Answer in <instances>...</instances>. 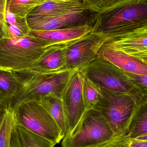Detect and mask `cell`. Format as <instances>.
<instances>
[{"instance_id": "6da1fadb", "label": "cell", "mask_w": 147, "mask_h": 147, "mask_svg": "<svg viewBox=\"0 0 147 147\" xmlns=\"http://www.w3.org/2000/svg\"><path fill=\"white\" fill-rule=\"evenodd\" d=\"M78 69L44 73L31 69L12 71L17 80V89L9 102L15 111L22 104L54 93L62 98L74 74ZM80 70V69H79Z\"/></svg>"}, {"instance_id": "7a4b0ae2", "label": "cell", "mask_w": 147, "mask_h": 147, "mask_svg": "<svg viewBox=\"0 0 147 147\" xmlns=\"http://www.w3.org/2000/svg\"><path fill=\"white\" fill-rule=\"evenodd\" d=\"M147 28V0H128L98 13L92 32L107 39Z\"/></svg>"}, {"instance_id": "3957f363", "label": "cell", "mask_w": 147, "mask_h": 147, "mask_svg": "<svg viewBox=\"0 0 147 147\" xmlns=\"http://www.w3.org/2000/svg\"><path fill=\"white\" fill-rule=\"evenodd\" d=\"M53 46L30 34L0 40V69L20 71L30 69Z\"/></svg>"}, {"instance_id": "277c9868", "label": "cell", "mask_w": 147, "mask_h": 147, "mask_svg": "<svg viewBox=\"0 0 147 147\" xmlns=\"http://www.w3.org/2000/svg\"><path fill=\"white\" fill-rule=\"evenodd\" d=\"M84 70L87 77L101 87L127 94L144 103L145 99L125 71L110 62L98 57Z\"/></svg>"}, {"instance_id": "5b68a950", "label": "cell", "mask_w": 147, "mask_h": 147, "mask_svg": "<svg viewBox=\"0 0 147 147\" xmlns=\"http://www.w3.org/2000/svg\"><path fill=\"white\" fill-rule=\"evenodd\" d=\"M15 111L18 126L56 144L63 139L55 120L37 101L25 102Z\"/></svg>"}, {"instance_id": "8992f818", "label": "cell", "mask_w": 147, "mask_h": 147, "mask_svg": "<svg viewBox=\"0 0 147 147\" xmlns=\"http://www.w3.org/2000/svg\"><path fill=\"white\" fill-rule=\"evenodd\" d=\"M101 89L102 98L93 109L103 116L116 134L126 127L137 108L143 103L127 94L102 87Z\"/></svg>"}, {"instance_id": "52a82bcc", "label": "cell", "mask_w": 147, "mask_h": 147, "mask_svg": "<svg viewBox=\"0 0 147 147\" xmlns=\"http://www.w3.org/2000/svg\"><path fill=\"white\" fill-rule=\"evenodd\" d=\"M108 123L97 111L86 113L78 131L72 136L63 138L62 147H102L115 136Z\"/></svg>"}, {"instance_id": "ba28073f", "label": "cell", "mask_w": 147, "mask_h": 147, "mask_svg": "<svg viewBox=\"0 0 147 147\" xmlns=\"http://www.w3.org/2000/svg\"><path fill=\"white\" fill-rule=\"evenodd\" d=\"M84 77V70H78L72 75L62 96L68 127V132L63 138L71 137L77 132L86 113L82 92Z\"/></svg>"}, {"instance_id": "9c48e42d", "label": "cell", "mask_w": 147, "mask_h": 147, "mask_svg": "<svg viewBox=\"0 0 147 147\" xmlns=\"http://www.w3.org/2000/svg\"><path fill=\"white\" fill-rule=\"evenodd\" d=\"M106 40L104 36L91 32L66 47L67 69L84 70L98 57L99 49Z\"/></svg>"}, {"instance_id": "30bf717a", "label": "cell", "mask_w": 147, "mask_h": 147, "mask_svg": "<svg viewBox=\"0 0 147 147\" xmlns=\"http://www.w3.org/2000/svg\"><path fill=\"white\" fill-rule=\"evenodd\" d=\"M98 13L90 10L75 11L48 19L27 22L30 29L51 30L84 26H94Z\"/></svg>"}, {"instance_id": "8fae6325", "label": "cell", "mask_w": 147, "mask_h": 147, "mask_svg": "<svg viewBox=\"0 0 147 147\" xmlns=\"http://www.w3.org/2000/svg\"><path fill=\"white\" fill-rule=\"evenodd\" d=\"M104 44L142 62L144 59L147 58V28L107 39Z\"/></svg>"}, {"instance_id": "7c38bea8", "label": "cell", "mask_w": 147, "mask_h": 147, "mask_svg": "<svg viewBox=\"0 0 147 147\" xmlns=\"http://www.w3.org/2000/svg\"><path fill=\"white\" fill-rule=\"evenodd\" d=\"M90 10L84 0L47 1L33 9L27 16V22L37 21L75 11Z\"/></svg>"}, {"instance_id": "4fadbf2b", "label": "cell", "mask_w": 147, "mask_h": 147, "mask_svg": "<svg viewBox=\"0 0 147 147\" xmlns=\"http://www.w3.org/2000/svg\"><path fill=\"white\" fill-rule=\"evenodd\" d=\"M93 26H84L51 30L30 29L29 34L54 46L68 47L92 32Z\"/></svg>"}, {"instance_id": "5bb4252c", "label": "cell", "mask_w": 147, "mask_h": 147, "mask_svg": "<svg viewBox=\"0 0 147 147\" xmlns=\"http://www.w3.org/2000/svg\"><path fill=\"white\" fill-rule=\"evenodd\" d=\"M99 57L105 59L128 73L147 75V65L140 60L104 43L99 49Z\"/></svg>"}, {"instance_id": "9a60e30c", "label": "cell", "mask_w": 147, "mask_h": 147, "mask_svg": "<svg viewBox=\"0 0 147 147\" xmlns=\"http://www.w3.org/2000/svg\"><path fill=\"white\" fill-rule=\"evenodd\" d=\"M65 48L53 46L48 48L30 69L44 73H53L69 69L66 67Z\"/></svg>"}, {"instance_id": "2e32d148", "label": "cell", "mask_w": 147, "mask_h": 147, "mask_svg": "<svg viewBox=\"0 0 147 147\" xmlns=\"http://www.w3.org/2000/svg\"><path fill=\"white\" fill-rule=\"evenodd\" d=\"M34 101L43 106L55 120L64 137L68 132V127L62 98L54 93H51Z\"/></svg>"}, {"instance_id": "e0dca14e", "label": "cell", "mask_w": 147, "mask_h": 147, "mask_svg": "<svg viewBox=\"0 0 147 147\" xmlns=\"http://www.w3.org/2000/svg\"><path fill=\"white\" fill-rule=\"evenodd\" d=\"M126 127L132 139L147 134V104L139 105Z\"/></svg>"}, {"instance_id": "ac0fdd59", "label": "cell", "mask_w": 147, "mask_h": 147, "mask_svg": "<svg viewBox=\"0 0 147 147\" xmlns=\"http://www.w3.org/2000/svg\"><path fill=\"white\" fill-rule=\"evenodd\" d=\"M82 92L86 112L93 109L103 98L101 86L90 79L86 75L85 73L83 81Z\"/></svg>"}, {"instance_id": "d6986e66", "label": "cell", "mask_w": 147, "mask_h": 147, "mask_svg": "<svg viewBox=\"0 0 147 147\" xmlns=\"http://www.w3.org/2000/svg\"><path fill=\"white\" fill-rule=\"evenodd\" d=\"M6 21L7 25L9 38H17L28 35L30 28L26 18L20 17L12 13L7 5Z\"/></svg>"}, {"instance_id": "ffe728a7", "label": "cell", "mask_w": 147, "mask_h": 147, "mask_svg": "<svg viewBox=\"0 0 147 147\" xmlns=\"http://www.w3.org/2000/svg\"><path fill=\"white\" fill-rule=\"evenodd\" d=\"M16 123L15 111L9 107L0 117V147H10L11 134Z\"/></svg>"}, {"instance_id": "44dd1931", "label": "cell", "mask_w": 147, "mask_h": 147, "mask_svg": "<svg viewBox=\"0 0 147 147\" xmlns=\"http://www.w3.org/2000/svg\"><path fill=\"white\" fill-rule=\"evenodd\" d=\"M20 142L22 147H54L55 143L17 125Z\"/></svg>"}, {"instance_id": "7402d4cb", "label": "cell", "mask_w": 147, "mask_h": 147, "mask_svg": "<svg viewBox=\"0 0 147 147\" xmlns=\"http://www.w3.org/2000/svg\"><path fill=\"white\" fill-rule=\"evenodd\" d=\"M46 0H8L10 11L20 17L26 18L28 14Z\"/></svg>"}, {"instance_id": "603a6c76", "label": "cell", "mask_w": 147, "mask_h": 147, "mask_svg": "<svg viewBox=\"0 0 147 147\" xmlns=\"http://www.w3.org/2000/svg\"><path fill=\"white\" fill-rule=\"evenodd\" d=\"M17 86L13 71L0 69V90L6 96L9 102L15 93Z\"/></svg>"}, {"instance_id": "cb8c5ba5", "label": "cell", "mask_w": 147, "mask_h": 147, "mask_svg": "<svg viewBox=\"0 0 147 147\" xmlns=\"http://www.w3.org/2000/svg\"><path fill=\"white\" fill-rule=\"evenodd\" d=\"M128 0H84L90 10L99 13L114 7Z\"/></svg>"}, {"instance_id": "d4e9b609", "label": "cell", "mask_w": 147, "mask_h": 147, "mask_svg": "<svg viewBox=\"0 0 147 147\" xmlns=\"http://www.w3.org/2000/svg\"><path fill=\"white\" fill-rule=\"evenodd\" d=\"M132 140L125 127L115 134L114 137L102 147H134L132 146Z\"/></svg>"}, {"instance_id": "484cf974", "label": "cell", "mask_w": 147, "mask_h": 147, "mask_svg": "<svg viewBox=\"0 0 147 147\" xmlns=\"http://www.w3.org/2000/svg\"><path fill=\"white\" fill-rule=\"evenodd\" d=\"M125 72L137 86L145 101L147 98V75Z\"/></svg>"}, {"instance_id": "4316f807", "label": "cell", "mask_w": 147, "mask_h": 147, "mask_svg": "<svg viewBox=\"0 0 147 147\" xmlns=\"http://www.w3.org/2000/svg\"><path fill=\"white\" fill-rule=\"evenodd\" d=\"M8 0H0V40L9 38L6 21V12Z\"/></svg>"}, {"instance_id": "83f0119b", "label": "cell", "mask_w": 147, "mask_h": 147, "mask_svg": "<svg viewBox=\"0 0 147 147\" xmlns=\"http://www.w3.org/2000/svg\"><path fill=\"white\" fill-rule=\"evenodd\" d=\"M10 147H22L21 145L18 136L16 123L15 124L12 131L10 140Z\"/></svg>"}, {"instance_id": "f1b7e54d", "label": "cell", "mask_w": 147, "mask_h": 147, "mask_svg": "<svg viewBox=\"0 0 147 147\" xmlns=\"http://www.w3.org/2000/svg\"><path fill=\"white\" fill-rule=\"evenodd\" d=\"M8 107V99L0 90V117L6 112Z\"/></svg>"}, {"instance_id": "f546056e", "label": "cell", "mask_w": 147, "mask_h": 147, "mask_svg": "<svg viewBox=\"0 0 147 147\" xmlns=\"http://www.w3.org/2000/svg\"><path fill=\"white\" fill-rule=\"evenodd\" d=\"M135 139L140 140L146 141H147V134H146L143 135L141 136H139V137L136 138Z\"/></svg>"}, {"instance_id": "4dcf8cb0", "label": "cell", "mask_w": 147, "mask_h": 147, "mask_svg": "<svg viewBox=\"0 0 147 147\" xmlns=\"http://www.w3.org/2000/svg\"><path fill=\"white\" fill-rule=\"evenodd\" d=\"M142 62H143L144 63L147 65V58L144 59Z\"/></svg>"}, {"instance_id": "1f68e13d", "label": "cell", "mask_w": 147, "mask_h": 147, "mask_svg": "<svg viewBox=\"0 0 147 147\" xmlns=\"http://www.w3.org/2000/svg\"><path fill=\"white\" fill-rule=\"evenodd\" d=\"M47 1H69V0H47Z\"/></svg>"}, {"instance_id": "d6a6232c", "label": "cell", "mask_w": 147, "mask_h": 147, "mask_svg": "<svg viewBox=\"0 0 147 147\" xmlns=\"http://www.w3.org/2000/svg\"><path fill=\"white\" fill-rule=\"evenodd\" d=\"M144 103L147 104V98L145 100L144 102Z\"/></svg>"}]
</instances>
